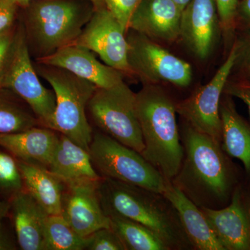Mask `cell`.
Here are the masks:
<instances>
[{
  "label": "cell",
  "instance_id": "obj_19",
  "mask_svg": "<svg viewBox=\"0 0 250 250\" xmlns=\"http://www.w3.org/2000/svg\"><path fill=\"white\" fill-rule=\"evenodd\" d=\"M162 195L175 208L193 248L200 250H225L200 207L171 181L166 180Z\"/></svg>",
  "mask_w": 250,
  "mask_h": 250
},
{
  "label": "cell",
  "instance_id": "obj_5",
  "mask_svg": "<svg viewBox=\"0 0 250 250\" xmlns=\"http://www.w3.org/2000/svg\"><path fill=\"white\" fill-rule=\"evenodd\" d=\"M39 76L51 85L56 97L53 129L89 151L93 129L87 105L98 87L65 69L34 62Z\"/></svg>",
  "mask_w": 250,
  "mask_h": 250
},
{
  "label": "cell",
  "instance_id": "obj_18",
  "mask_svg": "<svg viewBox=\"0 0 250 250\" xmlns=\"http://www.w3.org/2000/svg\"><path fill=\"white\" fill-rule=\"evenodd\" d=\"M9 202L8 217L20 249L43 250L44 228L48 214L26 190L18 192Z\"/></svg>",
  "mask_w": 250,
  "mask_h": 250
},
{
  "label": "cell",
  "instance_id": "obj_36",
  "mask_svg": "<svg viewBox=\"0 0 250 250\" xmlns=\"http://www.w3.org/2000/svg\"><path fill=\"white\" fill-rule=\"evenodd\" d=\"M9 210V202L0 200V219L7 218Z\"/></svg>",
  "mask_w": 250,
  "mask_h": 250
},
{
  "label": "cell",
  "instance_id": "obj_30",
  "mask_svg": "<svg viewBox=\"0 0 250 250\" xmlns=\"http://www.w3.org/2000/svg\"><path fill=\"white\" fill-rule=\"evenodd\" d=\"M19 9L15 0H0V34L16 25Z\"/></svg>",
  "mask_w": 250,
  "mask_h": 250
},
{
  "label": "cell",
  "instance_id": "obj_27",
  "mask_svg": "<svg viewBox=\"0 0 250 250\" xmlns=\"http://www.w3.org/2000/svg\"><path fill=\"white\" fill-rule=\"evenodd\" d=\"M143 0H104L105 6L120 22L125 33L129 30L130 21Z\"/></svg>",
  "mask_w": 250,
  "mask_h": 250
},
{
  "label": "cell",
  "instance_id": "obj_31",
  "mask_svg": "<svg viewBox=\"0 0 250 250\" xmlns=\"http://www.w3.org/2000/svg\"><path fill=\"white\" fill-rule=\"evenodd\" d=\"M18 22L10 30L0 34V78L4 71L17 31Z\"/></svg>",
  "mask_w": 250,
  "mask_h": 250
},
{
  "label": "cell",
  "instance_id": "obj_38",
  "mask_svg": "<svg viewBox=\"0 0 250 250\" xmlns=\"http://www.w3.org/2000/svg\"><path fill=\"white\" fill-rule=\"evenodd\" d=\"M172 1L178 5L179 7L183 11L184 8L187 6V5L188 4L190 0H172Z\"/></svg>",
  "mask_w": 250,
  "mask_h": 250
},
{
  "label": "cell",
  "instance_id": "obj_6",
  "mask_svg": "<svg viewBox=\"0 0 250 250\" xmlns=\"http://www.w3.org/2000/svg\"><path fill=\"white\" fill-rule=\"evenodd\" d=\"M87 116L104 134L126 147L143 152L145 146L136 109V93L123 81L110 88H97Z\"/></svg>",
  "mask_w": 250,
  "mask_h": 250
},
{
  "label": "cell",
  "instance_id": "obj_9",
  "mask_svg": "<svg viewBox=\"0 0 250 250\" xmlns=\"http://www.w3.org/2000/svg\"><path fill=\"white\" fill-rule=\"evenodd\" d=\"M126 36L130 75L137 77L145 84L169 83L187 87L191 83L192 67L188 62L132 29H129Z\"/></svg>",
  "mask_w": 250,
  "mask_h": 250
},
{
  "label": "cell",
  "instance_id": "obj_15",
  "mask_svg": "<svg viewBox=\"0 0 250 250\" xmlns=\"http://www.w3.org/2000/svg\"><path fill=\"white\" fill-rule=\"evenodd\" d=\"M182 12L172 0H143L131 18L129 29L152 40L173 42L180 36Z\"/></svg>",
  "mask_w": 250,
  "mask_h": 250
},
{
  "label": "cell",
  "instance_id": "obj_39",
  "mask_svg": "<svg viewBox=\"0 0 250 250\" xmlns=\"http://www.w3.org/2000/svg\"><path fill=\"white\" fill-rule=\"evenodd\" d=\"M248 84L250 85V82L249 83H248Z\"/></svg>",
  "mask_w": 250,
  "mask_h": 250
},
{
  "label": "cell",
  "instance_id": "obj_29",
  "mask_svg": "<svg viewBox=\"0 0 250 250\" xmlns=\"http://www.w3.org/2000/svg\"><path fill=\"white\" fill-rule=\"evenodd\" d=\"M220 29L227 36L234 30L237 22V10L239 0H215Z\"/></svg>",
  "mask_w": 250,
  "mask_h": 250
},
{
  "label": "cell",
  "instance_id": "obj_35",
  "mask_svg": "<svg viewBox=\"0 0 250 250\" xmlns=\"http://www.w3.org/2000/svg\"><path fill=\"white\" fill-rule=\"evenodd\" d=\"M241 57H243V66L250 77V42L246 46H242Z\"/></svg>",
  "mask_w": 250,
  "mask_h": 250
},
{
  "label": "cell",
  "instance_id": "obj_17",
  "mask_svg": "<svg viewBox=\"0 0 250 250\" xmlns=\"http://www.w3.org/2000/svg\"><path fill=\"white\" fill-rule=\"evenodd\" d=\"M57 131L34 126L16 133H0V146L18 161L48 169L58 144Z\"/></svg>",
  "mask_w": 250,
  "mask_h": 250
},
{
  "label": "cell",
  "instance_id": "obj_21",
  "mask_svg": "<svg viewBox=\"0 0 250 250\" xmlns=\"http://www.w3.org/2000/svg\"><path fill=\"white\" fill-rule=\"evenodd\" d=\"M24 190L48 215H62L65 184L48 169L18 161Z\"/></svg>",
  "mask_w": 250,
  "mask_h": 250
},
{
  "label": "cell",
  "instance_id": "obj_11",
  "mask_svg": "<svg viewBox=\"0 0 250 250\" xmlns=\"http://www.w3.org/2000/svg\"><path fill=\"white\" fill-rule=\"evenodd\" d=\"M126 33L105 4L95 8L75 45L98 54L106 65L130 75Z\"/></svg>",
  "mask_w": 250,
  "mask_h": 250
},
{
  "label": "cell",
  "instance_id": "obj_14",
  "mask_svg": "<svg viewBox=\"0 0 250 250\" xmlns=\"http://www.w3.org/2000/svg\"><path fill=\"white\" fill-rule=\"evenodd\" d=\"M34 61L62 67L89 81L98 88H110L124 81L123 72L99 62L93 52L75 44L62 47L45 58Z\"/></svg>",
  "mask_w": 250,
  "mask_h": 250
},
{
  "label": "cell",
  "instance_id": "obj_34",
  "mask_svg": "<svg viewBox=\"0 0 250 250\" xmlns=\"http://www.w3.org/2000/svg\"><path fill=\"white\" fill-rule=\"evenodd\" d=\"M240 20L250 30V0H241L237 10V21Z\"/></svg>",
  "mask_w": 250,
  "mask_h": 250
},
{
  "label": "cell",
  "instance_id": "obj_33",
  "mask_svg": "<svg viewBox=\"0 0 250 250\" xmlns=\"http://www.w3.org/2000/svg\"><path fill=\"white\" fill-rule=\"evenodd\" d=\"M225 92L230 96H234L243 102L248 108L250 116V85L248 83L226 85Z\"/></svg>",
  "mask_w": 250,
  "mask_h": 250
},
{
  "label": "cell",
  "instance_id": "obj_7",
  "mask_svg": "<svg viewBox=\"0 0 250 250\" xmlns=\"http://www.w3.org/2000/svg\"><path fill=\"white\" fill-rule=\"evenodd\" d=\"M95 170L102 177L163 194L166 179L137 151L100 131H93L89 147Z\"/></svg>",
  "mask_w": 250,
  "mask_h": 250
},
{
  "label": "cell",
  "instance_id": "obj_24",
  "mask_svg": "<svg viewBox=\"0 0 250 250\" xmlns=\"http://www.w3.org/2000/svg\"><path fill=\"white\" fill-rule=\"evenodd\" d=\"M110 228L121 240L125 250H168L169 247L144 225L118 215H108Z\"/></svg>",
  "mask_w": 250,
  "mask_h": 250
},
{
  "label": "cell",
  "instance_id": "obj_12",
  "mask_svg": "<svg viewBox=\"0 0 250 250\" xmlns=\"http://www.w3.org/2000/svg\"><path fill=\"white\" fill-rule=\"evenodd\" d=\"M100 180L64 183L62 215L83 238H88L100 229L110 228L109 218L99 197Z\"/></svg>",
  "mask_w": 250,
  "mask_h": 250
},
{
  "label": "cell",
  "instance_id": "obj_1",
  "mask_svg": "<svg viewBox=\"0 0 250 250\" xmlns=\"http://www.w3.org/2000/svg\"><path fill=\"white\" fill-rule=\"evenodd\" d=\"M180 138L184 159L171 182L200 208H218L229 197L231 184L220 143L186 122Z\"/></svg>",
  "mask_w": 250,
  "mask_h": 250
},
{
  "label": "cell",
  "instance_id": "obj_8",
  "mask_svg": "<svg viewBox=\"0 0 250 250\" xmlns=\"http://www.w3.org/2000/svg\"><path fill=\"white\" fill-rule=\"evenodd\" d=\"M0 86L17 94L30 106L41 126L53 129L55 94L53 90L44 86L39 80L24 29L18 19L16 38L0 78Z\"/></svg>",
  "mask_w": 250,
  "mask_h": 250
},
{
  "label": "cell",
  "instance_id": "obj_25",
  "mask_svg": "<svg viewBox=\"0 0 250 250\" xmlns=\"http://www.w3.org/2000/svg\"><path fill=\"white\" fill-rule=\"evenodd\" d=\"M88 238L80 236L62 215H48L44 228L43 250H86Z\"/></svg>",
  "mask_w": 250,
  "mask_h": 250
},
{
  "label": "cell",
  "instance_id": "obj_23",
  "mask_svg": "<svg viewBox=\"0 0 250 250\" xmlns=\"http://www.w3.org/2000/svg\"><path fill=\"white\" fill-rule=\"evenodd\" d=\"M42 126L25 101L9 88L0 86V133H16Z\"/></svg>",
  "mask_w": 250,
  "mask_h": 250
},
{
  "label": "cell",
  "instance_id": "obj_26",
  "mask_svg": "<svg viewBox=\"0 0 250 250\" xmlns=\"http://www.w3.org/2000/svg\"><path fill=\"white\" fill-rule=\"evenodd\" d=\"M23 190L24 184L17 159L0 146V200L9 202Z\"/></svg>",
  "mask_w": 250,
  "mask_h": 250
},
{
  "label": "cell",
  "instance_id": "obj_3",
  "mask_svg": "<svg viewBox=\"0 0 250 250\" xmlns=\"http://www.w3.org/2000/svg\"><path fill=\"white\" fill-rule=\"evenodd\" d=\"M98 188L106 215H121L144 225L170 250L192 247L175 208L162 194L106 177L100 179Z\"/></svg>",
  "mask_w": 250,
  "mask_h": 250
},
{
  "label": "cell",
  "instance_id": "obj_16",
  "mask_svg": "<svg viewBox=\"0 0 250 250\" xmlns=\"http://www.w3.org/2000/svg\"><path fill=\"white\" fill-rule=\"evenodd\" d=\"M200 209L225 250H250V214L243 206L239 190L225 208Z\"/></svg>",
  "mask_w": 250,
  "mask_h": 250
},
{
  "label": "cell",
  "instance_id": "obj_10",
  "mask_svg": "<svg viewBox=\"0 0 250 250\" xmlns=\"http://www.w3.org/2000/svg\"><path fill=\"white\" fill-rule=\"evenodd\" d=\"M241 42L233 44L228 58L207 84L176 104V110L194 129L222 142L220 104L228 78L241 57Z\"/></svg>",
  "mask_w": 250,
  "mask_h": 250
},
{
  "label": "cell",
  "instance_id": "obj_4",
  "mask_svg": "<svg viewBox=\"0 0 250 250\" xmlns=\"http://www.w3.org/2000/svg\"><path fill=\"white\" fill-rule=\"evenodd\" d=\"M136 109L145 146L141 155L172 180L184 155L175 104L156 85L146 84L136 93Z\"/></svg>",
  "mask_w": 250,
  "mask_h": 250
},
{
  "label": "cell",
  "instance_id": "obj_32",
  "mask_svg": "<svg viewBox=\"0 0 250 250\" xmlns=\"http://www.w3.org/2000/svg\"><path fill=\"white\" fill-rule=\"evenodd\" d=\"M6 218L0 219V250L20 249L16 235L14 236L11 230L4 223V220Z\"/></svg>",
  "mask_w": 250,
  "mask_h": 250
},
{
  "label": "cell",
  "instance_id": "obj_13",
  "mask_svg": "<svg viewBox=\"0 0 250 250\" xmlns=\"http://www.w3.org/2000/svg\"><path fill=\"white\" fill-rule=\"evenodd\" d=\"M220 27L215 0H190L182 12L179 37L203 60L211 53Z\"/></svg>",
  "mask_w": 250,
  "mask_h": 250
},
{
  "label": "cell",
  "instance_id": "obj_40",
  "mask_svg": "<svg viewBox=\"0 0 250 250\" xmlns=\"http://www.w3.org/2000/svg\"><path fill=\"white\" fill-rule=\"evenodd\" d=\"M249 212H250V209L249 210Z\"/></svg>",
  "mask_w": 250,
  "mask_h": 250
},
{
  "label": "cell",
  "instance_id": "obj_28",
  "mask_svg": "<svg viewBox=\"0 0 250 250\" xmlns=\"http://www.w3.org/2000/svg\"><path fill=\"white\" fill-rule=\"evenodd\" d=\"M86 250H125L121 240L111 228L100 229L90 235Z\"/></svg>",
  "mask_w": 250,
  "mask_h": 250
},
{
  "label": "cell",
  "instance_id": "obj_20",
  "mask_svg": "<svg viewBox=\"0 0 250 250\" xmlns=\"http://www.w3.org/2000/svg\"><path fill=\"white\" fill-rule=\"evenodd\" d=\"M48 170L65 184L102 178L94 168L89 152L60 133Z\"/></svg>",
  "mask_w": 250,
  "mask_h": 250
},
{
  "label": "cell",
  "instance_id": "obj_37",
  "mask_svg": "<svg viewBox=\"0 0 250 250\" xmlns=\"http://www.w3.org/2000/svg\"><path fill=\"white\" fill-rule=\"evenodd\" d=\"M31 0H15L18 6H20V8L22 7L24 5L27 4L29 1H30ZM93 3L94 6L95 7H98V6H101V5L104 4V0H90Z\"/></svg>",
  "mask_w": 250,
  "mask_h": 250
},
{
  "label": "cell",
  "instance_id": "obj_22",
  "mask_svg": "<svg viewBox=\"0 0 250 250\" xmlns=\"http://www.w3.org/2000/svg\"><path fill=\"white\" fill-rule=\"evenodd\" d=\"M220 116L224 150L241 161L250 172V126L238 114L230 98L220 101Z\"/></svg>",
  "mask_w": 250,
  "mask_h": 250
},
{
  "label": "cell",
  "instance_id": "obj_2",
  "mask_svg": "<svg viewBox=\"0 0 250 250\" xmlns=\"http://www.w3.org/2000/svg\"><path fill=\"white\" fill-rule=\"evenodd\" d=\"M94 11L90 0H31L20 8L18 19L33 60L75 44Z\"/></svg>",
  "mask_w": 250,
  "mask_h": 250
}]
</instances>
